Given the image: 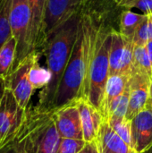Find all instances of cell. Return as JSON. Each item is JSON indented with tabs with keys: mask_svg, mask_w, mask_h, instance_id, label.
I'll return each mask as SVG.
<instances>
[{
	"mask_svg": "<svg viewBox=\"0 0 152 153\" xmlns=\"http://www.w3.org/2000/svg\"><path fill=\"white\" fill-rule=\"evenodd\" d=\"M77 106L82 125L83 140L87 143L94 142L97 138L100 126L103 123L101 113L97 108L93 107L84 100H78Z\"/></svg>",
	"mask_w": 152,
	"mask_h": 153,
	"instance_id": "obj_15",
	"label": "cell"
},
{
	"mask_svg": "<svg viewBox=\"0 0 152 153\" xmlns=\"http://www.w3.org/2000/svg\"><path fill=\"white\" fill-rule=\"evenodd\" d=\"M150 40H152V14L146 15L133 39L134 45L137 46H145Z\"/></svg>",
	"mask_w": 152,
	"mask_h": 153,
	"instance_id": "obj_24",
	"label": "cell"
},
{
	"mask_svg": "<svg viewBox=\"0 0 152 153\" xmlns=\"http://www.w3.org/2000/svg\"><path fill=\"white\" fill-rule=\"evenodd\" d=\"M27 110L19 106L12 91L6 89L0 104V149L15 139L25 120Z\"/></svg>",
	"mask_w": 152,
	"mask_h": 153,
	"instance_id": "obj_6",
	"label": "cell"
},
{
	"mask_svg": "<svg viewBox=\"0 0 152 153\" xmlns=\"http://www.w3.org/2000/svg\"><path fill=\"white\" fill-rule=\"evenodd\" d=\"M152 78V65L145 46L134 45L133 71Z\"/></svg>",
	"mask_w": 152,
	"mask_h": 153,
	"instance_id": "obj_19",
	"label": "cell"
},
{
	"mask_svg": "<svg viewBox=\"0 0 152 153\" xmlns=\"http://www.w3.org/2000/svg\"><path fill=\"white\" fill-rule=\"evenodd\" d=\"M80 153H99L96 142L94 141V142H91V143H87L84 149Z\"/></svg>",
	"mask_w": 152,
	"mask_h": 153,
	"instance_id": "obj_28",
	"label": "cell"
},
{
	"mask_svg": "<svg viewBox=\"0 0 152 153\" xmlns=\"http://www.w3.org/2000/svg\"><path fill=\"white\" fill-rule=\"evenodd\" d=\"M54 116L62 138L83 140L82 125L77 102L55 109Z\"/></svg>",
	"mask_w": 152,
	"mask_h": 153,
	"instance_id": "obj_11",
	"label": "cell"
},
{
	"mask_svg": "<svg viewBox=\"0 0 152 153\" xmlns=\"http://www.w3.org/2000/svg\"><path fill=\"white\" fill-rule=\"evenodd\" d=\"M142 153H152V144L149 148H147L145 151H143Z\"/></svg>",
	"mask_w": 152,
	"mask_h": 153,
	"instance_id": "obj_32",
	"label": "cell"
},
{
	"mask_svg": "<svg viewBox=\"0 0 152 153\" xmlns=\"http://www.w3.org/2000/svg\"><path fill=\"white\" fill-rule=\"evenodd\" d=\"M119 4L127 8H137L144 15L152 14V0H118Z\"/></svg>",
	"mask_w": 152,
	"mask_h": 153,
	"instance_id": "obj_26",
	"label": "cell"
},
{
	"mask_svg": "<svg viewBox=\"0 0 152 153\" xmlns=\"http://www.w3.org/2000/svg\"><path fill=\"white\" fill-rule=\"evenodd\" d=\"M22 129V128H21ZM0 153H24L22 147V140L21 130L16 135L15 139L0 149Z\"/></svg>",
	"mask_w": 152,
	"mask_h": 153,
	"instance_id": "obj_27",
	"label": "cell"
},
{
	"mask_svg": "<svg viewBox=\"0 0 152 153\" xmlns=\"http://www.w3.org/2000/svg\"><path fill=\"white\" fill-rule=\"evenodd\" d=\"M145 17L146 15L134 13L131 9L123 12L120 22V32L125 37L133 39L136 30L144 21Z\"/></svg>",
	"mask_w": 152,
	"mask_h": 153,
	"instance_id": "obj_18",
	"label": "cell"
},
{
	"mask_svg": "<svg viewBox=\"0 0 152 153\" xmlns=\"http://www.w3.org/2000/svg\"><path fill=\"white\" fill-rule=\"evenodd\" d=\"M47 0H29L30 10V53L42 50L46 44L44 35V21Z\"/></svg>",
	"mask_w": 152,
	"mask_h": 153,
	"instance_id": "obj_12",
	"label": "cell"
},
{
	"mask_svg": "<svg viewBox=\"0 0 152 153\" xmlns=\"http://www.w3.org/2000/svg\"><path fill=\"white\" fill-rule=\"evenodd\" d=\"M100 29L90 16H81L73 49L59 83L52 110L77 102L82 99L84 83Z\"/></svg>",
	"mask_w": 152,
	"mask_h": 153,
	"instance_id": "obj_1",
	"label": "cell"
},
{
	"mask_svg": "<svg viewBox=\"0 0 152 153\" xmlns=\"http://www.w3.org/2000/svg\"><path fill=\"white\" fill-rule=\"evenodd\" d=\"M6 90V86H5V80L0 77V104L2 102V100L4 98V92Z\"/></svg>",
	"mask_w": 152,
	"mask_h": 153,
	"instance_id": "obj_29",
	"label": "cell"
},
{
	"mask_svg": "<svg viewBox=\"0 0 152 153\" xmlns=\"http://www.w3.org/2000/svg\"><path fill=\"white\" fill-rule=\"evenodd\" d=\"M24 134L32 153H56L62 140L54 110L39 111L34 107L28 108L24 120Z\"/></svg>",
	"mask_w": 152,
	"mask_h": 153,
	"instance_id": "obj_3",
	"label": "cell"
},
{
	"mask_svg": "<svg viewBox=\"0 0 152 153\" xmlns=\"http://www.w3.org/2000/svg\"><path fill=\"white\" fill-rule=\"evenodd\" d=\"M108 122L114 132H116V134H118L129 146L133 148L131 121L126 119V117H112L108 119Z\"/></svg>",
	"mask_w": 152,
	"mask_h": 153,
	"instance_id": "obj_21",
	"label": "cell"
},
{
	"mask_svg": "<svg viewBox=\"0 0 152 153\" xmlns=\"http://www.w3.org/2000/svg\"><path fill=\"white\" fill-rule=\"evenodd\" d=\"M87 142L80 139L62 138L56 153H80L86 146Z\"/></svg>",
	"mask_w": 152,
	"mask_h": 153,
	"instance_id": "obj_25",
	"label": "cell"
},
{
	"mask_svg": "<svg viewBox=\"0 0 152 153\" xmlns=\"http://www.w3.org/2000/svg\"><path fill=\"white\" fill-rule=\"evenodd\" d=\"M145 48L147 49V52H148V55H149V57L151 59V62L152 65V40H150L146 45H145Z\"/></svg>",
	"mask_w": 152,
	"mask_h": 153,
	"instance_id": "obj_31",
	"label": "cell"
},
{
	"mask_svg": "<svg viewBox=\"0 0 152 153\" xmlns=\"http://www.w3.org/2000/svg\"><path fill=\"white\" fill-rule=\"evenodd\" d=\"M83 0H47L44 35L46 42L51 34L56 31L73 14L79 13L80 5Z\"/></svg>",
	"mask_w": 152,
	"mask_h": 153,
	"instance_id": "obj_9",
	"label": "cell"
},
{
	"mask_svg": "<svg viewBox=\"0 0 152 153\" xmlns=\"http://www.w3.org/2000/svg\"><path fill=\"white\" fill-rule=\"evenodd\" d=\"M9 22L12 36L16 41L13 70L31 54L30 49V10L29 0H12Z\"/></svg>",
	"mask_w": 152,
	"mask_h": 153,
	"instance_id": "obj_5",
	"label": "cell"
},
{
	"mask_svg": "<svg viewBox=\"0 0 152 153\" xmlns=\"http://www.w3.org/2000/svg\"><path fill=\"white\" fill-rule=\"evenodd\" d=\"M150 110L152 111V78L151 81V86H150V93H149V99H148V102H147V106H146Z\"/></svg>",
	"mask_w": 152,
	"mask_h": 153,
	"instance_id": "obj_30",
	"label": "cell"
},
{
	"mask_svg": "<svg viewBox=\"0 0 152 153\" xmlns=\"http://www.w3.org/2000/svg\"><path fill=\"white\" fill-rule=\"evenodd\" d=\"M39 57H38L32 64L30 70V81L35 90L43 89L50 80V74L47 68H43L39 65Z\"/></svg>",
	"mask_w": 152,
	"mask_h": 153,
	"instance_id": "obj_22",
	"label": "cell"
},
{
	"mask_svg": "<svg viewBox=\"0 0 152 153\" xmlns=\"http://www.w3.org/2000/svg\"><path fill=\"white\" fill-rule=\"evenodd\" d=\"M81 16L79 13L73 14L51 34L45 44L42 53L46 56L50 80L39 94L38 104L34 107L37 110L50 111L53 108L59 83L73 49Z\"/></svg>",
	"mask_w": 152,
	"mask_h": 153,
	"instance_id": "obj_2",
	"label": "cell"
},
{
	"mask_svg": "<svg viewBox=\"0 0 152 153\" xmlns=\"http://www.w3.org/2000/svg\"><path fill=\"white\" fill-rule=\"evenodd\" d=\"M16 52V41L12 36L0 49V77L6 79L12 73Z\"/></svg>",
	"mask_w": 152,
	"mask_h": 153,
	"instance_id": "obj_17",
	"label": "cell"
},
{
	"mask_svg": "<svg viewBox=\"0 0 152 153\" xmlns=\"http://www.w3.org/2000/svg\"><path fill=\"white\" fill-rule=\"evenodd\" d=\"M134 43L120 31H111L109 51V76L131 74L133 65Z\"/></svg>",
	"mask_w": 152,
	"mask_h": 153,
	"instance_id": "obj_8",
	"label": "cell"
},
{
	"mask_svg": "<svg viewBox=\"0 0 152 153\" xmlns=\"http://www.w3.org/2000/svg\"><path fill=\"white\" fill-rule=\"evenodd\" d=\"M131 74H117L109 76L106 84L104 96L99 110L103 117V122H108V113L112 103L125 91Z\"/></svg>",
	"mask_w": 152,
	"mask_h": 153,
	"instance_id": "obj_16",
	"label": "cell"
},
{
	"mask_svg": "<svg viewBox=\"0 0 152 153\" xmlns=\"http://www.w3.org/2000/svg\"><path fill=\"white\" fill-rule=\"evenodd\" d=\"M110 46L111 32L106 33L100 29L97 47L90 62L82 99L98 109L102 101L109 77Z\"/></svg>",
	"mask_w": 152,
	"mask_h": 153,
	"instance_id": "obj_4",
	"label": "cell"
},
{
	"mask_svg": "<svg viewBox=\"0 0 152 153\" xmlns=\"http://www.w3.org/2000/svg\"><path fill=\"white\" fill-rule=\"evenodd\" d=\"M95 142L99 153H136L106 121L101 124Z\"/></svg>",
	"mask_w": 152,
	"mask_h": 153,
	"instance_id": "obj_14",
	"label": "cell"
},
{
	"mask_svg": "<svg viewBox=\"0 0 152 153\" xmlns=\"http://www.w3.org/2000/svg\"><path fill=\"white\" fill-rule=\"evenodd\" d=\"M151 79L142 74L132 72L129 78L130 96L126 119L132 120L147 106Z\"/></svg>",
	"mask_w": 152,
	"mask_h": 153,
	"instance_id": "obj_10",
	"label": "cell"
},
{
	"mask_svg": "<svg viewBox=\"0 0 152 153\" xmlns=\"http://www.w3.org/2000/svg\"><path fill=\"white\" fill-rule=\"evenodd\" d=\"M132 143L136 153H142L152 144V111L147 107L132 120Z\"/></svg>",
	"mask_w": 152,
	"mask_h": 153,
	"instance_id": "obj_13",
	"label": "cell"
},
{
	"mask_svg": "<svg viewBox=\"0 0 152 153\" xmlns=\"http://www.w3.org/2000/svg\"><path fill=\"white\" fill-rule=\"evenodd\" d=\"M40 53L34 52L30 54L23 62H22L5 79L6 89L13 94L19 106L27 109L34 89L30 81V70L34 61L40 57Z\"/></svg>",
	"mask_w": 152,
	"mask_h": 153,
	"instance_id": "obj_7",
	"label": "cell"
},
{
	"mask_svg": "<svg viewBox=\"0 0 152 153\" xmlns=\"http://www.w3.org/2000/svg\"><path fill=\"white\" fill-rule=\"evenodd\" d=\"M12 0H0V49L12 37L9 13Z\"/></svg>",
	"mask_w": 152,
	"mask_h": 153,
	"instance_id": "obj_20",
	"label": "cell"
},
{
	"mask_svg": "<svg viewBox=\"0 0 152 153\" xmlns=\"http://www.w3.org/2000/svg\"><path fill=\"white\" fill-rule=\"evenodd\" d=\"M129 96H130V86L128 81L127 86L124 93L112 103L108 113V119L112 117H125L129 106Z\"/></svg>",
	"mask_w": 152,
	"mask_h": 153,
	"instance_id": "obj_23",
	"label": "cell"
}]
</instances>
